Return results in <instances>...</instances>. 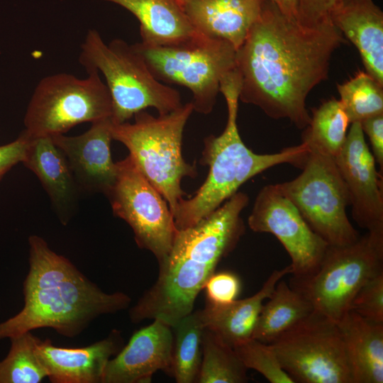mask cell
Instances as JSON below:
<instances>
[{"instance_id": "1", "label": "cell", "mask_w": 383, "mask_h": 383, "mask_svg": "<svg viewBox=\"0 0 383 383\" xmlns=\"http://www.w3.org/2000/svg\"><path fill=\"white\" fill-rule=\"evenodd\" d=\"M347 43L332 21L303 26L270 0H263L257 19L236 51L239 100L271 118H287L304 129L311 121L306 98L328 78L333 54Z\"/></svg>"}, {"instance_id": "2", "label": "cell", "mask_w": 383, "mask_h": 383, "mask_svg": "<svg viewBox=\"0 0 383 383\" xmlns=\"http://www.w3.org/2000/svg\"><path fill=\"white\" fill-rule=\"evenodd\" d=\"M248 202V196L238 192L192 226L177 231L169 253L158 262L155 282L129 310L133 323L157 318L172 328L193 311L206 281L245 233L240 214Z\"/></svg>"}, {"instance_id": "3", "label": "cell", "mask_w": 383, "mask_h": 383, "mask_svg": "<svg viewBox=\"0 0 383 383\" xmlns=\"http://www.w3.org/2000/svg\"><path fill=\"white\" fill-rule=\"evenodd\" d=\"M28 244L24 305L0 323V340L42 328L73 338L96 318L128 308V294L102 291L67 258L52 250L44 238L32 235Z\"/></svg>"}, {"instance_id": "4", "label": "cell", "mask_w": 383, "mask_h": 383, "mask_svg": "<svg viewBox=\"0 0 383 383\" xmlns=\"http://www.w3.org/2000/svg\"><path fill=\"white\" fill-rule=\"evenodd\" d=\"M240 87L235 70L220 84L219 92L227 105V123L221 135L204 140L199 162L209 167V173L192 197L179 201L172 214L178 231L192 226L215 211L250 178L282 164L302 169L307 160L310 148L304 142L270 154L255 153L245 145L237 125Z\"/></svg>"}, {"instance_id": "5", "label": "cell", "mask_w": 383, "mask_h": 383, "mask_svg": "<svg viewBox=\"0 0 383 383\" xmlns=\"http://www.w3.org/2000/svg\"><path fill=\"white\" fill-rule=\"evenodd\" d=\"M193 111L191 101L158 116L143 110L134 115L133 123L112 122L111 127L113 140L126 146L138 170L165 198L172 214L186 195L182 179L198 175L196 165L186 162L182 150L183 131Z\"/></svg>"}, {"instance_id": "6", "label": "cell", "mask_w": 383, "mask_h": 383, "mask_svg": "<svg viewBox=\"0 0 383 383\" xmlns=\"http://www.w3.org/2000/svg\"><path fill=\"white\" fill-rule=\"evenodd\" d=\"M79 61L87 72L96 70L104 77L114 123L126 122L149 107L162 115L183 105L180 93L156 79L133 44L122 39L106 43L97 30H89Z\"/></svg>"}, {"instance_id": "7", "label": "cell", "mask_w": 383, "mask_h": 383, "mask_svg": "<svg viewBox=\"0 0 383 383\" xmlns=\"http://www.w3.org/2000/svg\"><path fill=\"white\" fill-rule=\"evenodd\" d=\"M383 272V230L367 231L353 243L329 245L317 270L290 287L317 311L337 322L350 308L358 290Z\"/></svg>"}, {"instance_id": "8", "label": "cell", "mask_w": 383, "mask_h": 383, "mask_svg": "<svg viewBox=\"0 0 383 383\" xmlns=\"http://www.w3.org/2000/svg\"><path fill=\"white\" fill-rule=\"evenodd\" d=\"M133 45L156 79L190 90L194 111L201 114L212 111L222 79L235 68L232 45L201 34L177 45Z\"/></svg>"}, {"instance_id": "9", "label": "cell", "mask_w": 383, "mask_h": 383, "mask_svg": "<svg viewBox=\"0 0 383 383\" xmlns=\"http://www.w3.org/2000/svg\"><path fill=\"white\" fill-rule=\"evenodd\" d=\"M85 78L60 72L37 84L24 116V131L31 138L65 134L76 125L111 117L112 101L96 70Z\"/></svg>"}, {"instance_id": "10", "label": "cell", "mask_w": 383, "mask_h": 383, "mask_svg": "<svg viewBox=\"0 0 383 383\" xmlns=\"http://www.w3.org/2000/svg\"><path fill=\"white\" fill-rule=\"evenodd\" d=\"M302 172L276 184L311 229L329 245L354 243L360 236L346 212L349 194L334 157L310 148Z\"/></svg>"}, {"instance_id": "11", "label": "cell", "mask_w": 383, "mask_h": 383, "mask_svg": "<svg viewBox=\"0 0 383 383\" xmlns=\"http://www.w3.org/2000/svg\"><path fill=\"white\" fill-rule=\"evenodd\" d=\"M270 345L294 383H354L337 323L317 311Z\"/></svg>"}, {"instance_id": "12", "label": "cell", "mask_w": 383, "mask_h": 383, "mask_svg": "<svg viewBox=\"0 0 383 383\" xmlns=\"http://www.w3.org/2000/svg\"><path fill=\"white\" fill-rule=\"evenodd\" d=\"M116 163L115 183L106 194L113 213L130 226L138 246L151 252L160 262L178 231L168 204L129 155Z\"/></svg>"}, {"instance_id": "13", "label": "cell", "mask_w": 383, "mask_h": 383, "mask_svg": "<svg viewBox=\"0 0 383 383\" xmlns=\"http://www.w3.org/2000/svg\"><path fill=\"white\" fill-rule=\"evenodd\" d=\"M248 223L254 232L271 233L279 240L291 258L293 279L313 274L328 246L276 184L260 190Z\"/></svg>"}, {"instance_id": "14", "label": "cell", "mask_w": 383, "mask_h": 383, "mask_svg": "<svg viewBox=\"0 0 383 383\" xmlns=\"http://www.w3.org/2000/svg\"><path fill=\"white\" fill-rule=\"evenodd\" d=\"M351 124L335 162L346 185L355 223L367 231L383 230L382 174L376 169L360 123Z\"/></svg>"}, {"instance_id": "15", "label": "cell", "mask_w": 383, "mask_h": 383, "mask_svg": "<svg viewBox=\"0 0 383 383\" xmlns=\"http://www.w3.org/2000/svg\"><path fill=\"white\" fill-rule=\"evenodd\" d=\"M111 117L91 123L86 132L75 136H51L64 154L80 191L106 194L115 183L117 163L112 160Z\"/></svg>"}, {"instance_id": "16", "label": "cell", "mask_w": 383, "mask_h": 383, "mask_svg": "<svg viewBox=\"0 0 383 383\" xmlns=\"http://www.w3.org/2000/svg\"><path fill=\"white\" fill-rule=\"evenodd\" d=\"M172 328L155 318L131 336L104 370L102 383H148L161 370L172 376Z\"/></svg>"}, {"instance_id": "17", "label": "cell", "mask_w": 383, "mask_h": 383, "mask_svg": "<svg viewBox=\"0 0 383 383\" xmlns=\"http://www.w3.org/2000/svg\"><path fill=\"white\" fill-rule=\"evenodd\" d=\"M119 331L90 345L69 348L57 347L50 339L38 338L37 353L52 383H102L106 367L121 349Z\"/></svg>"}, {"instance_id": "18", "label": "cell", "mask_w": 383, "mask_h": 383, "mask_svg": "<svg viewBox=\"0 0 383 383\" xmlns=\"http://www.w3.org/2000/svg\"><path fill=\"white\" fill-rule=\"evenodd\" d=\"M263 0H183L184 11L199 34L229 43L237 51L257 19Z\"/></svg>"}, {"instance_id": "19", "label": "cell", "mask_w": 383, "mask_h": 383, "mask_svg": "<svg viewBox=\"0 0 383 383\" xmlns=\"http://www.w3.org/2000/svg\"><path fill=\"white\" fill-rule=\"evenodd\" d=\"M332 23L357 49L366 72L383 84V12L373 0H340Z\"/></svg>"}, {"instance_id": "20", "label": "cell", "mask_w": 383, "mask_h": 383, "mask_svg": "<svg viewBox=\"0 0 383 383\" xmlns=\"http://www.w3.org/2000/svg\"><path fill=\"white\" fill-rule=\"evenodd\" d=\"M22 163L38 178L60 222L67 225L81 191L62 152L51 137H30Z\"/></svg>"}, {"instance_id": "21", "label": "cell", "mask_w": 383, "mask_h": 383, "mask_svg": "<svg viewBox=\"0 0 383 383\" xmlns=\"http://www.w3.org/2000/svg\"><path fill=\"white\" fill-rule=\"evenodd\" d=\"M292 273L290 265L274 270L262 288L250 297L226 304L206 302L205 308L199 310L204 328L216 334L233 348L252 338L265 300L270 297L277 282Z\"/></svg>"}, {"instance_id": "22", "label": "cell", "mask_w": 383, "mask_h": 383, "mask_svg": "<svg viewBox=\"0 0 383 383\" xmlns=\"http://www.w3.org/2000/svg\"><path fill=\"white\" fill-rule=\"evenodd\" d=\"M113 3L131 12L140 23L141 43L172 45L199 35L189 23L179 0H96Z\"/></svg>"}, {"instance_id": "23", "label": "cell", "mask_w": 383, "mask_h": 383, "mask_svg": "<svg viewBox=\"0 0 383 383\" xmlns=\"http://www.w3.org/2000/svg\"><path fill=\"white\" fill-rule=\"evenodd\" d=\"M354 383L383 382V323L349 310L338 321Z\"/></svg>"}, {"instance_id": "24", "label": "cell", "mask_w": 383, "mask_h": 383, "mask_svg": "<svg viewBox=\"0 0 383 383\" xmlns=\"http://www.w3.org/2000/svg\"><path fill=\"white\" fill-rule=\"evenodd\" d=\"M263 304L252 338L270 344L306 319L314 309L284 281H279Z\"/></svg>"}, {"instance_id": "25", "label": "cell", "mask_w": 383, "mask_h": 383, "mask_svg": "<svg viewBox=\"0 0 383 383\" xmlns=\"http://www.w3.org/2000/svg\"><path fill=\"white\" fill-rule=\"evenodd\" d=\"M350 123L340 100L324 101L313 109L310 123L302 134V142L309 148L319 150L335 158L345 144Z\"/></svg>"}, {"instance_id": "26", "label": "cell", "mask_w": 383, "mask_h": 383, "mask_svg": "<svg viewBox=\"0 0 383 383\" xmlns=\"http://www.w3.org/2000/svg\"><path fill=\"white\" fill-rule=\"evenodd\" d=\"M201 362L196 382L245 383L248 369L234 349L212 331L204 328Z\"/></svg>"}, {"instance_id": "27", "label": "cell", "mask_w": 383, "mask_h": 383, "mask_svg": "<svg viewBox=\"0 0 383 383\" xmlns=\"http://www.w3.org/2000/svg\"><path fill=\"white\" fill-rule=\"evenodd\" d=\"M204 329L199 311L189 313L172 327V376L177 383L196 382L201 362Z\"/></svg>"}, {"instance_id": "28", "label": "cell", "mask_w": 383, "mask_h": 383, "mask_svg": "<svg viewBox=\"0 0 383 383\" xmlns=\"http://www.w3.org/2000/svg\"><path fill=\"white\" fill-rule=\"evenodd\" d=\"M9 339V353L0 361V383H39L48 377L36 350L38 338L28 331Z\"/></svg>"}, {"instance_id": "29", "label": "cell", "mask_w": 383, "mask_h": 383, "mask_svg": "<svg viewBox=\"0 0 383 383\" xmlns=\"http://www.w3.org/2000/svg\"><path fill=\"white\" fill-rule=\"evenodd\" d=\"M341 102L350 123L383 113V84L366 72H358L337 84Z\"/></svg>"}, {"instance_id": "30", "label": "cell", "mask_w": 383, "mask_h": 383, "mask_svg": "<svg viewBox=\"0 0 383 383\" xmlns=\"http://www.w3.org/2000/svg\"><path fill=\"white\" fill-rule=\"evenodd\" d=\"M233 349L246 367L263 375L271 383H294L283 370L277 356L270 344L250 338Z\"/></svg>"}, {"instance_id": "31", "label": "cell", "mask_w": 383, "mask_h": 383, "mask_svg": "<svg viewBox=\"0 0 383 383\" xmlns=\"http://www.w3.org/2000/svg\"><path fill=\"white\" fill-rule=\"evenodd\" d=\"M350 310L370 321L383 323V272L369 279L358 290Z\"/></svg>"}, {"instance_id": "32", "label": "cell", "mask_w": 383, "mask_h": 383, "mask_svg": "<svg viewBox=\"0 0 383 383\" xmlns=\"http://www.w3.org/2000/svg\"><path fill=\"white\" fill-rule=\"evenodd\" d=\"M206 302L212 304H226L237 299L240 290V278L228 271L213 273L206 281Z\"/></svg>"}, {"instance_id": "33", "label": "cell", "mask_w": 383, "mask_h": 383, "mask_svg": "<svg viewBox=\"0 0 383 383\" xmlns=\"http://www.w3.org/2000/svg\"><path fill=\"white\" fill-rule=\"evenodd\" d=\"M339 1L297 0L296 21L306 27H316L331 21V13Z\"/></svg>"}, {"instance_id": "34", "label": "cell", "mask_w": 383, "mask_h": 383, "mask_svg": "<svg viewBox=\"0 0 383 383\" xmlns=\"http://www.w3.org/2000/svg\"><path fill=\"white\" fill-rule=\"evenodd\" d=\"M30 139L23 131L16 140L0 145V180L13 166L23 162Z\"/></svg>"}, {"instance_id": "35", "label": "cell", "mask_w": 383, "mask_h": 383, "mask_svg": "<svg viewBox=\"0 0 383 383\" xmlns=\"http://www.w3.org/2000/svg\"><path fill=\"white\" fill-rule=\"evenodd\" d=\"M361 127L370 139L374 160L383 170V113L362 121Z\"/></svg>"}, {"instance_id": "36", "label": "cell", "mask_w": 383, "mask_h": 383, "mask_svg": "<svg viewBox=\"0 0 383 383\" xmlns=\"http://www.w3.org/2000/svg\"><path fill=\"white\" fill-rule=\"evenodd\" d=\"M287 17L295 19L297 15V0H270Z\"/></svg>"}, {"instance_id": "37", "label": "cell", "mask_w": 383, "mask_h": 383, "mask_svg": "<svg viewBox=\"0 0 383 383\" xmlns=\"http://www.w3.org/2000/svg\"><path fill=\"white\" fill-rule=\"evenodd\" d=\"M182 1H183V0H179V1H180L181 3H182Z\"/></svg>"}, {"instance_id": "38", "label": "cell", "mask_w": 383, "mask_h": 383, "mask_svg": "<svg viewBox=\"0 0 383 383\" xmlns=\"http://www.w3.org/2000/svg\"><path fill=\"white\" fill-rule=\"evenodd\" d=\"M1 303V302H0Z\"/></svg>"}]
</instances>
